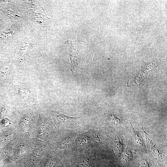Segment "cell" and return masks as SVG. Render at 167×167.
<instances>
[{
	"instance_id": "9",
	"label": "cell",
	"mask_w": 167,
	"mask_h": 167,
	"mask_svg": "<svg viewBox=\"0 0 167 167\" xmlns=\"http://www.w3.org/2000/svg\"><path fill=\"white\" fill-rule=\"evenodd\" d=\"M6 25L5 20L2 18H0V33Z\"/></svg>"
},
{
	"instance_id": "10",
	"label": "cell",
	"mask_w": 167,
	"mask_h": 167,
	"mask_svg": "<svg viewBox=\"0 0 167 167\" xmlns=\"http://www.w3.org/2000/svg\"><path fill=\"white\" fill-rule=\"evenodd\" d=\"M140 167H149V166L147 162L143 160L141 162Z\"/></svg>"
},
{
	"instance_id": "8",
	"label": "cell",
	"mask_w": 167,
	"mask_h": 167,
	"mask_svg": "<svg viewBox=\"0 0 167 167\" xmlns=\"http://www.w3.org/2000/svg\"><path fill=\"white\" fill-rule=\"evenodd\" d=\"M108 118L109 122L111 125H117L120 122V120L118 118L112 114L110 115Z\"/></svg>"
},
{
	"instance_id": "7",
	"label": "cell",
	"mask_w": 167,
	"mask_h": 167,
	"mask_svg": "<svg viewBox=\"0 0 167 167\" xmlns=\"http://www.w3.org/2000/svg\"><path fill=\"white\" fill-rule=\"evenodd\" d=\"M114 150L116 152L120 153L123 149V146L120 138H116L115 139Z\"/></svg>"
},
{
	"instance_id": "1",
	"label": "cell",
	"mask_w": 167,
	"mask_h": 167,
	"mask_svg": "<svg viewBox=\"0 0 167 167\" xmlns=\"http://www.w3.org/2000/svg\"><path fill=\"white\" fill-rule=\"evenodd\" d=\"M31 12V15L34 19L45 29H48L50 26V19L47 16L42 7Z\"/></svg>"
},
{
	"instance_id": "5",
	"label": "cell",
	"mask_w": 167,
	"mask_h": 167,
	"mask_svg": "<svg viewBox=\"0 0 167 167\" xmlns=\"http://www.w3.org/2000/svg\"><path fill=\"white\" fill-rule=\"evenodd\" d=\"M11 69L9 63L7 62H3L0 66V75L1 78H5L9 73Z\"/></svg>"
},
{
	"instance_id": "4",
	"label": "cell",
	"mask_w": 167,
	"mask_h": 167,
	"mask_svg": "<svg viewBox=\"0 0 167 167\" xmlns=\"http://www.w3.org/2000/svg\"><path fill=\"white\" fill-rule=\"evenodd\" d=\"M77 167H93L91 161L88 156H84L77 160L76 162Z\"/></svg>"
},
{
	"instance_id": "3",
	"label": "cell",
	"mask_w": 167,
	"mask_h": 167,
	"mask_svg": "<svg viewBox=\"0 0 167 167\" xmlns=\"http://www.w3.org/2000/svg\"><path fill=\"white\" fill-rule=\"evenodd\" d=\"M34 46L28 41L23 42L19 46L20 57V60H24L27 59L31 53L37 51Z\"/></svg>"
},
{
	"instance_id": "2",
	"label": "cell",
	"mask_w": 167,
	"mask_h": 167,
	"mask_svg": "<svg viewBox=\"0 0 167 167\" xmlns=\"http://www.w3.org/2000/svg\"><path fill=\"white\" fill-rule=\"evenodd\" d=\"M59 124L66 125V126H74L80 121L82 116L78 118H72L68 117L58 112H54Z\"/></svg>"
},
{
	"instance_id": "6",
	"label": "cell",
	"mask_w": 167,
	"mask_h": 167,
	"mask_svg": "<svg viewBox=\"0 0 167 167\" xmlns=\"http://www.w3.org/2000/svg\"><path fill=\"white\" fill-rule=\"evenodd\" d=\"M58 163V160L54 156H52L47 159L43 167H52L54 165H57Z\"/></svg>"
}]
</instances>
